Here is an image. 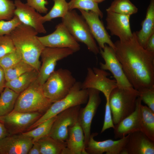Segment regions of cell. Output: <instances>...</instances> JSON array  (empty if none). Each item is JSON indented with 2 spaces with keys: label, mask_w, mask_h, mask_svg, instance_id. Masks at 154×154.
Listing matches in <instances>:
<instances>
[{
  "label": "cell",
  "mask_w": 154,
  "mask_h": 154,
  "mask_svg": "<svg viewBox=\"0 0 154 154\" xmlns=\"http://www.w3.org/2000/svg\"><path fill=\"white\" fill-rule=\"evenodd\" d=\"M129 40H117L114 51L127 79L138 90L154 87V52L139 44L135 32Z\"/></svg>",
  "instance_id": "cell-1"
},
{
  "label": "cell",
  "mask_w": 154,
  "mask_h": 154,
  "mask_svg": "<svg viewBox=\"0 0 154 154\" xmlns=\"http://www.w3.org/2000/svg\"><path fill=\"white\" fill-rule=\"evenodd\" d=\"M38 33L32 27L22 23L10 35L22 59L38 72L41 63L40 57L45 47L38 39Z\"/></svg>",
  "instance_id": "cell-2"
},
{
  "label": "cell",
  "mask_w": 154,
  "mask_h": 154,
  "mask_svg": "<svg viewBox=\"0 0 154 154\" xmlns=\"http://www.w3.org/2000/svg\"><path fill=\"white\" fill-rule=\"evenodd\" d=\"M139 91L134 88L117 87L111 92L109 102L114 124H118L135 110Z\"/></svg>",
  "instance_id": "cell-3"
},
{
  "label": "cell",
  "mask_w": 154,
  "mask_h": 154,
  "mask_svg": "<svg viewBox=\"0 0 154 154\" xmlns=\"http://www.w3.org/2000/svg\"><path fill=\"white\" fill-rule=\"evenodd\" d=\"M52 103L44 96L42 85L36 79L19 94L13 110L27 113L38 112L43 114Z\"/></svg>",
  "instance_id": "cell-4"
},
{
  "label": "cell",
  "mask_w": 154,
  "mask_h": 154,
  "mask_svg": "<svg viewBox=\"0 0 154 154\" xmlns=\"http://www.w3.org/2000/svg\"><path fill=\"white\" fill-rule=\"evenodd\" d=\"M81 84L80 82H76L67 95L61 100L52 103L46 112L27 130L35 128L39 124L67 109L86 103L88 98V90L82 89Z\"/></svg>",
  "instance_id": "cell-5"
},
{
  "label": "cell",
  "mask_w": 154,
  "mask_h": 154,
  "mask_svg": "<svg viewBox=\"0 0 154 154\" xmlns=\"http://www.w3.org/2000/svg\"><path fill=\"white\" fill-rule=\"evenodd\" d=\"M76 82L70 70L60 68L54 70L42 85V91L53 103L66 96Z\"/></svg>",
  "instance_id": "cell-6"
},
{
  "label": "cell",
  "mask_w": 154,
  "mask_h": 154,
  "mask_svg": "<svg viewBox=\"0 0 154 154\" xmlns=\"http://www.w3.org/2000/svg\"><path fill=\"white\" fill-rule=\"evenodd\" d=\"M62 23L77 41L83 43L95 54L100 53V48L83 17L74 10H69L62 18Z\"/></svg>",
  "instance_id": "cell-7"
},
{
  "label": "cell",
  "mask_w": 154,
  "mask_h": 154,
  "mask_svg": "<svg viewBox=\"0 0 154 154\" xmlns=\"http://www.w3.org/2000/svg\"><path fill=\"white\" fill-rule=\"evenodd\" d=\"M74 52L68 48L45 47L41 55L42 63L37 79L42 85L55 70L58 61L73 54Z\"/></svg>",
  "instance_id": "cell-8"
},
{
  "label": "cell",
  "mask_w": 154,
  "mask_h": 154,
  "mask_svg": "<svg viewBox=\"0 0 154 154\" xmlns=\"http://www.w3.org/2000/svg\"><path fill=\"white\" fill-rule=\"evenodd\" d=\"M80 105L67 109L57 115L48 136L62 142H66L69 129L78 121Z\"/></svg>",
  "instance_id": "cell-9"
},
{
  "label": "cell",
  "mask_w": 154,
  "mask_h": 154,
  "mask_svg": "<svg viewBox=\"0 0 154 154\" xmlns=\"http://www.w3.org/2000/svg\"><path fill=\"white\" fill-rule=\"evenodd\" d=\"M110 75L106 70L100 68H88L85 78L81 83V88L98 90L104 94L106 100H109L111 92L117 87L116 80L108 77Z\"/></svg>",
  "instance_id": "cell-10"
},
{
  "label": "cell",
  "mask_w": 154,
  "mask_h": 154,
  "mask_svg": "<svg viewBox=\"0 0 154 154\" xmlns=\"http://www.w3.org/2000/svg\"><path fill=\"white\" fill-rule=\"evenodd\" d=\"M100 53L104 60V63L100 62V68L109 71L116 81L117 87L121 88H134L129 82L117 58L114 49L107 44L100 49Z\"/></svg>",
  "instance_id": "cell-11"
},
{
  "label": "cell",
  "mask_w": 154,
  "mask_h": 154,
  "mask_svg": "<svg viewBox=\"0 0 154 154\" xmlns=\"http://www.w3.org/2000/svg\"><path fill=\"white\" fill-rule=\"evenodd\" d=\"M51 33L38 38L45 47L56 48H68L74 52L80 50V45L61 22L56 27Z\"/></svg>",
  "instance_id": "cell-12"
},
{
  "label": "cell",
  "mask_w": 154,
  "mask_h": 154,
  "mask_svg": "<svg viewBox=\"0 0 154 154\" xmlns=\"http://www.w3.org/2000/svg\"><path fill=\"white\" fill-rule=\"evenodd\" d=\"M42 114L38 112L13 110L6 115L0 117V122L4 124L9 134L19 133L27 130Z\"/></svg>",
  "instance_id": "cell-13"
},
{
  "label": "cell",
  "mask_w": 154,
  "mask_h": 154,
  "mask_svg": "<svg viewBox=\"0 0 154 154\" xmlns=\"http://www.w3.org/2000/svg\"><path fill=\"white\" fill-rule=\"evenodd\" d=\"M88 90V101L85 107L80 109L78 121L84 132L86 147L91 135L92 119L101 102L100 91L93 89Z\"/></svg>",
  "instance_id": "cell-14"
},
{
  "label": "cell",
  "mask_w": 154,
  "mask_h": 154,
  "mask_svg": "<svg viewBox=\"0 0 154 154\" xmlns=\"http://www.w3.org/2000/svg\"><path fill=\"white\" fill-rule=\"evenodd\" d=\"M87 23L93 37L97 42L100 49H103L106 44L114 50V44L111 39L99 15L92 11L79 10Z\"/></svg>",
  "instance_id": "cell-15"
},
{
  "label": "cell",
  "mask_w": 154,
  "mask_h": 154,
  "mask_svg": "<svg viewBox=\"0 0 154 154\" xmlns=\"http://www.w3.org/2000/svg\"><path fill=\"white\" fill-rule=\"evenodd\" d=\"M98 134L97 133L91 134L85 148L87 154H121L129 137L128 134L117 140L109 139L98 141L94 139Z\"/></svg>",
  "instance_id": "cell-16"
},
{
  "label": "cell",
  "mask_w": 154,
  "mask_h": 154,
  "mask_svg": "<svg viewBox=\"0 0 154 154\" xmlns=\"http://www.w3.org/2000/svg\"><path fill=\"white\" fill-rule=\"evenodd\" d=\"M33 143L22 133L9 134L0 139V154H27Z\"/></svg>",
  "instance_id": "cell-17"
},
{
  "label": "cell",
  "mask_w": 154,
  "mask_h": 154,
  "mask_svg": "<svg viewBox=\"0 0 154 154\" xmlns=\"http://www.w3.org/2000/svg\"><path fill=\"white\" fill-rule=\"evenodd\" d=\"M106 29L111 34L117 36L119 40H129L133 36L130 23V15L107 12Z\"/></svg>",
  "instance_id": "cell-18"
},
{
  "label": "cell",
  "mask_w": 154,
  "mask_h": 154,
  "mask_svg": "<svg viewBox=\"0 0 154 154\" xmlns=\"http://www.w3.org/2000/svg\"><path fill=\"white\" fill-rule=\"evenodd\" d=\"M15 15L21 23L33 28L38 33H45L46 30L43 25L42 16L33 8L23 3L20 0H15Z\"/></svg>",
  "instance_id": "cell-19"
},
{
  "label": "cell",
  "mask_w": 154,
  "mask_h": 154,
  "mask_svg": "<svg viewBox=\"0 0 154 154\" xmlns=\"http://www.w3.org/2000/svg\"><path fill=\"white\" fill-rule=\"evenodd\" d=\"M154 141L141 131L129 134V137L121 154H154Z\"/></svg>",
  "instance_id": "cell-20"
},
{
  "label": "cell",
  "mask_w": 154,
  "mask_h": 154,
  "mask_svg": "<svg viewBox=\"0 0 154 154\" xmlns=\"http://www.w3.org/2000/svg\"><path fill=\"white\" fill-rule=\"evenodd\" d=\"M141 102V98L138 97L137 99L135 111L115 125L114 133L115 139H121L134 132L140 131V106Z\"/></svg>",
  "instance_id": "cell-21"
},
{
  "label": "cell",
  "mask_w": 154,
  "mask_h": 154,
  "mask_svg": "<svg viewBox=\"0 0 154 154\" xmlns=\"http://www.w3.org/2000/svg\"><path fill=\"white\" fill-rule=\"evenodd\" d=\"M66 142L65 154H87L84 132L78 121L69 129Z\"/></svg>",
  "instance_id": "cell-22"
},
{
  "label": "cell",
  "mask_w": 154,
  "mask_h": 154,
  "mask_svg": "<svg viewBox=\"0 0 154 154\" xmlns=\"http://www.w3.org/2000/svg\"><path fill=\"white\" fill-rule=\"evenodd\" d=\"M141 25V29L135 33L139 44L145 48L149 38L154 33V0H151Z\"/></svg>",
  "instance_id": "cell-23"
},
{
  "label": "cell",
  "mask_w": 154,
  "mask_h": 154,
  "mask_svg": "<svg viewBox=\"0 0 154 154\" xmlns=\"http://www.w3.org/2000/svg\"><path fill=\"white\" fill-rule=\"evenodd\" d=\"M38 72L35 69L27 72L11 80L6 82L8 87L20 94L28 88L37 78Z\"/></svg>",
  "instance_id": "cell-24"
},
{
  "label": "cell",
  "mask_w": 154,
  "mask_h": 154,
  "mask_svg": "<svg viewBox=\"0 0 154 154\" xmlns=\"http://www.w3.org/2000/svg\"><path fill=\"white\" fill-rule=\"evenodd\" d=\"M40 154H64L66 142L56 140L48 135L37 141Z\"/></svg>",
  "instance_id": "cell-25"
},
{
  "label": "cell",
  "mask_w": 154,
  "mask_h": 154,
  "mask_svg": "<svg viewBox=\"0 0 154 154\" xmlns=\"http://www.w3.org/2000/svg\"><path fill=\"white\" fill-rule=\"evenodd\" d=\"M140 131L154 141V112L147 106L141 104Z\"/></svg>",
  "instance_id": "cell-26"
},
{
  "label": "cell",
  "mask_w": 154,
  "mask_h": 154,
  "mask_svg": "<svg viewBox=\"0 0 154 154\" xmlns=\"http://www.w3.org/2000/svg\"><path fill=\"white\" fill-rule=\"evenodd\" d=\"M0 117L6 115L13 110L19 94L5 87L0 93Z\"/></svg>",
  "instance_id": "cell-27"
},
{
  "label": "cell",
  "mask_w": 154,
  "mask_h": 154,
  "mask_svg": "<svg viewBox=\"0 0 154 154\" xmlns=\"http://www.w3.org/2000/svg\"><path fill=\"white\" fill-rule=\"evenodd\" d=\"M57 115L38 125L35 128L22 133L31 138L34 142L48 135Z\"/></svg>",
  "instance_id": "cell-28"
},
{
  "label": "cell",
  "mask_w": 154,
  "mask_h": 154,
  "mask_svg": "<svg viewBox=\"0 0 154 154\" xmlns=\"http://www.w3.org/2000/svg\"><path fill=\"white\" fill-rule=\"evenodd\" d=\"M106 11L130 16L136 13L138 9L129 0H114Z\"/></svg>",
  "instance_id": "cell-29"
},
{
  "label": "cell",
  "mask_w": 154,
  "mask_h": 154,
  "mask_svg": "<svg viewBox=\"0 0 154 154\" xmlns=\"http://www.w3.org/2000/svg\"><path fill=\"white\" fill-rule=\"evenodd\" d=\"M53 6L50 11L42 16L43 23L54 18H63L69 11L68 3L66 0H53Z\"/></svg>",
  "instance_id": "cell-30"
},
{
  "label": "cell",
  "mask_w": 154,
  "mask_h": 154,
  "mask_svg": "<svg viewBox=\"0 0 154 154\" xmlns=\"http://www.w3.org/2000/svg\"><path fill=\"white\" fill-rule=\"evenodd\" d=\"M6 82L15 79L34 68L23 60L11 67L4 69Z\"/></svg>",
  "instance_id": "cell-31"
},
{
  "label": "cell",
  "mask_w": 154,
  "mask_h": 154,
  "mask_svg": "<svg viewBox=\"0 0 154 154\" xmlns=\"http://www.w3.org/2000/svg\"><path fill=\"white\" fill-rule=\"evenodd\" d=\"M98 3L94 0H71L68 3L69 10L77 9L85 11H92L102 18L103 14L100 9Z\"/></svg>",
  "instance_id": "cell-32"
},
{
  "label": "cell",
  "mask_w": 154,
  "mask_h": 154,
  "mask_svg": "<svg viewBox=\"0 0 154 154\" xmlns=\"http://www.w3.org/2000/svg\"><path fill=\"white\" fill-rule=\"evenodd\" d=\"M15 7L14 3L11 0H0V21L9 20L15 15Z\"/></svg>",
  "instance_id": "cell-33"
},
{
  "label": "cell",
  "mask_w": 154,
  "mask_h": 154,
  "mask_svg": "<svg viewBox=\"0 0 154 154\" xmlns=\"http://www.w3.org/2000/svg\"><path fill=\"white\" fill-rule=\"evenodd\" d=\"M22 60L19 52L16 49L0 59V65L4 69L9 68Z\"/></svg>",
  "instance_id": "cell-34"
},
{
  "label": "cell",
  "mask_w": 154,
  "mask_h": 154,
  "mask_svg": "<svg viewBox=\"0 0 154 154\" xmlns=\"http://www.w3.org/2000/svg\"><path fill=\"white\" fill-rule=\"evenodd\" d=\"M22 23L15 15L11 19L7 21H0V36L10 35L11 32Z\"/></svg>",
  "instance_id": "cell-35"
},
{
  "label": "cell",
  "mask_w": 154,
  "mask_h": 154,
  "mask_svg": "<svg viewBox=\"0 0 154 154\" xmlns=\"http://www.w3.org/2000/svg\"><path fill=\"white\" fill-rule=\"evenodd\" d=\"M15 49L10 35L0 36V59Z\"/></svg>",
  "instance_id": "cell-36"
},
{
  "label": "cell",
  "mask_w": 154,
  "mask_h": 154,
  "mask_svg": "<svg viewBox=\"0 0 154 154\" xmlns=\"http://www.w3.org/2000/svg\"><path fill=\"white\" fill-rule=\"evenodd\" d=\"M139 96L144 103L154 112V87L142 89L138 90Z\"/></svg>",
  "instance_id": "cell-37"
},
{
  "label": "cell",
  "mask_w": 154,
  "mask_h": 154,
  "mask_svg": "<svg viewBox=\"0 0 154 154\" xmlns=\"http://www.w3.org/2000/svg\"><path fill=\"white\" fill-rule=\"evenodd\" d=\"M114 127L115 125L113 122L109 100H106L104 122L101 133H103L106 130L109 128L114 129Z\"/></svg>",
  "instance_id": "cell-38"
},
{
  "label": "cell",
  "mask_w": 154,
  "mask_h": 154,
  "mask_svg": "<svg viewBox=\"0 0 154 154\" xmlns=\"http://www.w3.org/2000/svg\"><path fill=\"white\" fill-rule=\"evenodd\" d=\"M28 5L34 9L39 13H47L48 9L46 5L48 4L46 0H26Z\"/></svg>",
  "instance_id": "cell-39"
},
{
  "label": "cell",
  "mask_w": 154,
  "mask_h": 154,
  "mask_svg": "<svg viewBox=\"0 0 154 154\" xmlns=\"http://www.w3.org/2000/svg\"><path fill=\"white\" fill-rule=\"evenodd\" d=\"M145 49L149 51L154 52V33L149 38Z\"/></svg>",
  "instance_id": "cell-40"
},
{
  "label": "cell",
  "mask_w": 154,
  "mask_h": 154,
  "mask_svg": "<svg viewBox=\"0 0 154 154\" xmlns=\"http://www.w3.org/2000/svg\"><path fill=\"white\" fill-rule=\"evenodd\" d=\"M5 82L4 69L0 65V94L5 88Z\"/></svg>",
  "instance_id": "cell-41"
},
{
  "label": "cell",
  "mask_w": 154,
  "mask_h": 154,
  "mask_svg": "<svg viewBox=\"0 0 154 154\" xmlns=\"http://www.w3.org/2000/svg\"><path fill=\"white\" fill-rule=\"evenodd\" d=\"M28 154H40L39 146L37 141L33 142Z\"/></svg>",
  "instance_id": "cell-42"
},
{
  "label": "cell",
  "mask_w": 154,
  "mask_h": 154,
  "mask_svg": "<svg viewBox=\"0 0 154 154\" xmlns=\"http://www.w3.org/2000/svg\"><path fill=\"white\" fill-rule=\"evenodd\" d=\"M9 134L5 125L0 122V139Z\"/></svg>",
  "instance_id": "cell-43"
},
{
  "label": "cell",
  "mask_w": 154,
  "mask_h": 154,
  "mask_svg": "<svg viewBox=\"0 0 154 154\" xmlns=\"http://www.w3.org/2000/svg\"><path fill=\"white\" fill-rule=\"evenodd\" d=\"M94 1H95L97 3H98L101 2L103 1H104L105 0H94Z\"/></svg>",
  "instance_id": "cell-44"
}]
</instances>
